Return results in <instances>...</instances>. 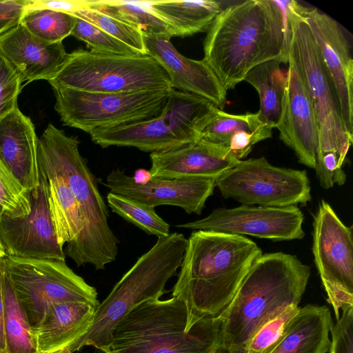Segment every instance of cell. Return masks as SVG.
I'll list each match as a JSON object with an SVG mask.
<instances>
[{
    "mask_svg": "<svg viewBox=\"0 0 353 353\" xmlns=\"http://www.w3.org/2000/svg\"><path fill=\"white\" fill-rule=\"evenodd\" d=\"M290 28L275 0H247L226 6L207 31L203 60L228 91L255 66L288 63Z\"/></svg>",
    "mask_w": 353,
    "mask_h": 353,
    "instance_id": "cell-1",
    "label": "cell"
},
{
    "mask_svg": "<svg viewBox=\"0 0 353 353\" xmlns=\"http://www.w3.org/2000/svg\"><path fill=\"white\" fill-rule=\"evenodd\" d=\"M261 254L257 244L245 236L192 232L172 293L186 305L187 331L201 319L222 314Z\"/></svg>",
    "mask_w": 353,
    "mask_h": 353,
    "instance_id": "cell-2",
    "label": "cell"
},
{
    "mask_svg": "<svg viewBox=\"0 0 353 353\" xmlns=\"http://www.w3.org/2000/svg\"><path fill=\"white\" fill-rule=\"evenodd\" d=\"M310 276V267L295 256L281 252L262 254L219 316L221 319L219 352L243 353L266 322L288 306H299Z\"/></svg>",
    "mask_w": 353,
    "mask_h": 353,
    "instance_id": "cell-3",
    "label": "cell"
},
{
    "mask_svg": "<svg viewBox=\"0 0 353 353\" xmlns=\"http://www.w3.org/2000/svg\"><path fill=\"white\" fill-rule=\"evenodd\" d=\"M79 143L50 123L39 138L37 154L62 176L79 207L83 230L68 256L77 266L91 264L103 270L116 260L119 241L110 228L107 205L80 154Z\"/></svg>",
    "mask_w": 353,
    "mask_h": 353,
    "instance_id": "cell-4",
    "label": "cell"
},
{
    "mask_svg": "<svg viewBox=\"0 0 353 353\" xmlns=\"http://www.w3.org/2000/svg\"><path fill=\"white\" fill-rule=\"evenodd\" d=\"M187 321L179 299L146 301L117 324L108 353H219L220 316L201 319L189 331Z\"/></svg>",
    "mask_w": 353,
    "mask_h": 353,
    "instance_id": "cell-5",
    "label": "cell"
},
{
    "mask_svg": "<svg viewBox=\"0 0 353 353\" xmlns=\"http://www.w3.org/2000/svg\"><path fill=\"white\" fill-rule=\"evenodd\" d=\"M188 239L179 232L158 238L114 286L96 307L88 331L72 346L74 353L92 346L108 353L112 333L117 324L134 307L151 299H160L168 280L181 265Z\"/></svg>",
    "mask_w": 353,
    "mask_h": 353,
    "instance_id": "cell-6",
    "label": "cell"
},
{
    "mask_svg": "<svg viewBox=\"0 0 353 353\" xmlns=\"http://www.w3.org/2000/svg\"><path fill=\"white\" fill-rule=\"evenodd\" d=\"M210 101L174 88L156 117L125 125L99 128L89 133L102 148L134 147L151 153L181 148L199 140L218 110Z\"/></svg>",
    "mask_w": 353,
    "mask_h": 353,
    "instance_id": "cell-7",
    "label": "cell"
},
{
    "mask_svg": "<svg viewBox=\"0 0 353 353\" xmlns=\"http://www.w3.org/2000/svg\"><path fill=\"white\" fill-rule=\"evenodd\" d=\"M290 28V50L299 63L316 117L319 131L316 159L333 155L343 165L353 142L346 130L332 83L314 38L294 0H276Z\"/></svg>",
    "mask_w": 353,
    "mask_h": 353,
    "instance_id": "cell-8",
    "label": "cell"
},
{
    "mask_svg": "<svg viewBox=\"0 0 353 353\" xmlns=\"http://www.w3.org/2000/svg\"><path fill=\"white\" fill-rule=\"evenodd\" d=\"M51 86L101 93L170 90L163 68L148 54L119 55L78 50L48 81Z\"/></svg>",
    "mask_w": 353,
    "mask_h": 353,
    "instance_id": "cell-9",
    "label": "cell"
},
{
    "mask_svg": "<svg viewBox=\"0 0 353 353\" xmlns=\"http://www.w3.org/2000/svg\"><path fill=\"white\" fill-rule=\"evenodd\" d=\"M31 326H36L53 304L74 302L97 307L96 289L74 273L65 261L6 256L0 261Z\"/></svg>",
    "mask_w": 353,
    "mask_h": 353,
    "instance_id": "cell-10",
    "label": "cell"
},
{
    "mask_svg": "<svg viewBox=\"0 0 353 353\" xmlns=\"http://www.w3.org/2000/svg\"><path fill=\"white\" fill-rule=\"evenodd\" d=\"M54 110L64 125L90 133L94 130L150 119L163 109L170 90L101 93L51 86Z\"/></svg>",
    "mask_w": 353,
    "mask_h": 353,
    "instance_id": "cell-11",
    "label": "cell"
},
{
    "mask_svg": "<svg viewBox=\"0 0 353 353\" xmlns=\"http://www.w3.org/2000/svg\"><path fill=\"white\" fill-rule=\"evenodd\" d=\"M215 187L245 205L280 208L311 200L306 170L274 166L265 157L239 161L215 179Z\"/></svg>",
    "mask_w": 353,
    "mask_h": 353,
    "instance_id": "cell-12",
    "label": "cell"
},
{
    "mask_svg": "<svg viewBox=\"0 0 353 353\" xmlns=\"http://www.w3.org/2000/svg\"><path fill=\"white\" fill-rule=\"evenodd\" d=\"M312 252L337 321L340 310L353 306L352 227L345 225L325 201L314 217Z\"/></svg>",
    "mask_w": 353,
    "mask_h": 353,
    "instance_id": "cell-13",
    "label": "cell"
},
{
    "mask_svg": "<svg viewBox=\"0 0 353 353\" xmlns=\"http://www.w3.org/2000/svg\"><path fill=\"white\" fill-rule=\"evenodd\" d=\"M30 202L26 216H0V239L7 255L65 261L50 213L47 178L40 167L39 183L30 192Z\"/></svg>",
    "mask_w": 353,
    "mask_h": 353,
    "instance_id": "cell-14",
    "label": "cell"
},
{
    "mask_svg": "<svg viewBox=\"0 0 353 353\" xmlns=\"http://www.w3.org/2000/svg\"><path fill=\"white\" fill-rule=\"evenodd\" d=\"M303 220V214L296 205L276 208L242 205L217 208L203 219L176 227L291 241L304 237Z\"/></svg>",
    "mask_w": 353,
    "mask_h": 353,
    "instance_id": "cell-15",
    "label": "cell"
},
{
    "mask_svg": "<svg viewBox=\"0 0 353 353\" xmlns=\"http://www.w3.org/2000/svg\"><path fill=\"white\" fill-rule=\"evenodd\" d=\"M297 11L314 38L334 88L343 122L353 136V60L347 34L336 20L316 8L298 3Z\"/></svg>",
    "mask_w": 353,
    "mask_h": 353,
    "instance_id": "cell-16",
    "label": "cell"
},
{
    "mask_svg": "<svg viewBox=\"0 0 353 353\" xmlns=\"http://www.w3.org/2000/svg\"><path fill=\"white\" fill-rule=\"evenodd\" d=\"M288 63L281 112L275 128L299 163L314 169L319 146L315 114L299 63L290 50Z\"/></svg>",
    "mask_w": 353,
    "mask_h": 353,
    "instance_id": "cell-17",
    "label": "cell"
},
{
    "mask_svg": "<svg viewBox=\"0 0 353 353\" xmlns=\"http://www.w3.org/2000/svg\"><path fill=\"white\" fill-rule=\"evenodd\" d=\"M214 178H152L137 183L119 169L112 170L104 185L110 192L125 196L154 208L168 205L181 208L188 214H201L215 188Z\"/></svg>",
    "mask_w": 353,
    "mask_h": 353,
    "instance_id": "cell-18",
    "label": "cell"
},
{
    "mask_svg": "<svg viewBox=\"0 0 353 353\" xmlns=\"http://www.w3.org/2000/svg\"><path fill=\"white\" fill-rule=\"evenodd\" d=\"M143 34L148 54L163 68L172 88L203 97L223 110L227 103V90L203 59L194 60L182 55L170 39L144 32Z\"/></svg>",
    "mask_w": 353,
    "mask_h": 353,
    "instance_id": "cell-19",
    "label": "cell"
},
{
    "mask_svg": "<svg viewBox=\"0 0 353 353\" xmlns=\"http://www.w3.org/2000/svg\"><path fill=\"white\" fill-rule=\"evenodd\" d=\"M0 52L28 83L53 78L66 62L69 53L63 42L50 43L17 26L0 35Z\"/></svg>",
    "mask_w": 353,
    "mask_h": 353,
    "instance_id": "cell-20",
    "label": "cell"
},
{
    "mask_svg": "<svg viewBox=\"0 0 353 353\" xmlns=\"http://www.w3.org/2000/svg\"><path fill=\"white\" fill-rule=\"evenodd\" d=\"M150 157L152 178L161 179H216L241 161L227 148L202 139Z\"/></svg>",
    "mask_w": 353,
    "mask_h": 353,
    "instance_id": "cell-21",
    "label": "cell"
},
{
    "mask_svg": "<svg viewBox=\"0 0 353 353\" xmlns=\"http://www.w3.org/2000/svg\"><path fill=\"white\" fill-rule=\"evenodd\" d=\"M39 138L18 107L0 119V161L28 193L39 183Z\"/></svg>",
    "mask_w": 353,
    "mask_h": 353,
    "instance_id": "cell-22",
    "label": "cell"
},
{
    "mask_svg": "<svg viewBox=\"0 0 353 353\" xmlns=\"http://www.w3.org/2000/svg\"><path fill=\"white\" fill-rule=\"evenodd\" d=\"M96 307L83 303L52 305L32 327L37 353H65L89 329Z\"/></svg>",
    "mask_w": 353,
    "mask_h": 353,
    "instance_id": "cell-23",
    "label": "cell"
},
{
    "mask_svg": "<svg viewBox=\"0 0 353 353\" xmlns=\"http://www.w3.org/2000/svg\"><path fill=\"white\" fill-rule=\"evenodd\" d=\"M332 325L327 307L308 304L299 307L270 353H328Z\"/></svg>",
    "mask_w": 353,
    "mask_h": 353,
    "instance_id": "cell-24",
    "label": "cell"
},
{
    "mask_svg": "<svg viewBox=\"0 0 353 353\" xmlns=\"http://www.w3.org/2000/svg\"><path fill=\"white\" fill-rule=\"evenodd\" d=\"M38 155V154H37ZM39 166L48 183V202L59 245L68 243V256L83 230L77 203L62 176L44 159L38 155Z\"/></svg>",
    "mask_w": 353,
    "mask_h": 353,
    "instance_id": "cell-25",
    "label": "cell"
},
{
    "mask_svg": "<svg viewBox=\"0 0 353 353\" xmlns=\"http://www.w3.org/2000/svg\"><path fill=\"white\" fill-rule=\"evenodd\" d=\"M147 2L150 8L174 29L176 37L208 31L225 7L223 1L215 0Z\"/></svg>",
    "mask_w": 353,
    "mask_h": 353,
    "instance_id": "cell-26",
    "label": "cell"
},
{
    "mask_svg": "<svg viewBox=\"0 0 353 353\" xmlns=\"http://www.w3.org/2000/svg\"><path fill=\"white\" fill-rule=\"evenodd\" d=\"M280 60H271L253 68L245 76L244 81L257 91L260 108L256 112L260 121L272 128L279 122L287 71L280 68Z\"/></svg>",
    "mask_w": 353,
    "mask_h": 353,
    "instance_id": "cell-27",
    "label": "cell"
},
{
    "mask_svg": "<svg viewBox=\"0 0 353 353\" xmlns=\"http://www.w3.org/2000/svg\"><path fill=\"white\" fill-rule=\"evenodd\" d=\"M88 7L125 21L144 32L171 39L174 29L157 15L147 1L88 0Z\"/></svg>",
    "mask_w": 353,
    "mask_h": 353,
    "instance_id": "cell-28",
    "label": "cell"
},
{
    "mask_svg": "<svg viewBox=\"0 0 353 353\" xmlns=\"http://www.w3.org/2000/svg\"><path fill=\"white\" fill-rule=\"evenodd\" d=\"M2 286L7 353H37L32 327L17 300L10 281L3 271Z\"/></svg>",
    "mask_w": 353,
    "mask_h": 353,
    "instance_id": "cell-29",
    "label": "cell"
},
{
    "mask_svg": "<svg viewBox=\"0 0 353 353\" xmlns=\"http://www.w3.org/2000/svg\"><path fill=\"white\" fill-rule=\"evenodd\" d=\"M77 17L51 9L25 10L20 24L36 37L50 43L63 42L71 34Z\"/></svg>",
    "mask_w": 353,
    "mask_h": 353,
    "instance_id": "cell-30",
    "label": "cell"
},
{
    "mask_svg": "<svg viewBox=\"0 0 353 353\" xmlns=\"http://www.w3.org/2000/svg\"><path fill=\"white\" fill-rule=\"evenodd\" d=\"M108 206L127 221L148 233L163 238L170 234V225L155 212L154 208L125 196L109 192Z\"/></svg>",
    "mask_w": 353,
    "mask_h": 353,
    "instance_id": "cell-31",
    "label": "cell"
},
{
    "mask_svg": "<svg viewBox=\"0 0 353 353\" xmlns=\"http://www.w3.org/2000/svg\"><path fill=\"white\" fill-rule=\"evenodd\" d=\"M123 42L140 54H148L143 31L139 28L101 11L85 7L74 14ZM149 55V54H148Z\"/></svg>",
    "mask_w": 353,
    "mask_h": 353,
    "instance_id": "cell-32",
    "label": "cell"
},
{
    "mask_svg": "<svg viewBox=\"0 0 353 353\" xmlns=\"http://www.w3.org/2000/svg\"><path fill=\"white\" fill-rule=\"evenodd\" d=\"M263 125L256 112L232 114L219 110L201 132L199 139L225 148L227 142L235 133L242 130L255 131Z\"/></svg>",
    "mask_w": 353,
    "mask_h": 353,
    "instance_id": "cell-33",
    "label": "cell"
},
{
    "mask_svg": "<svg viewBox=\"0 0 353 353\" xmlns=\"http://www.w3.org/2000/svg\"><path fill=\"white\" fill-rule=\"evenodd\" d=\"M70 35L86 43L93 52L119 55L140 54L98 27L79 17H77Z\"/></svg>",
    "mask_w": 353,
    "mask_h": 353,
    "instance_id": "cell-34",
    "label": "cell"
},
{
    "mask_svg": "<svg viewBox=\"0 0 353 353\" xmlns=\"http://www.w3.org/2000/svg\"><path fill=\"white\" fill-rule=\"evenodd\" d=\"M299 307L290 305L266 322L247 343L243 353H270L279 342L286 326Z\"/></svg>",
    "mask_w": 353,
    "mask_h": 353,
    "instance_id": "cell-35",
    "label": "cell"
},
{
    "mask_svg": "<svg viewBox=\"0 0 353 353\" xmlns=\"http://www.w3.org/2000/svg\"><path fill=\"white\" fill-rule=\"evenodd\" d=\"M0 204L3 214L14 218L30 212V194L18 183L0 161Z\"/></svg>",
    "mask_w": 353,
    "mask_h": 353,
    "instance_id": "cell-36",
    "label": "cell"
},
{
    "mask_svg": "<svg viewBox=\"0 0 353 353\" xmlns=\"http://www.w3.org/2000/svg\"><path fill=\"white\" fill-rule=\"evenodd\" d=\"M23 80L0 52V119L18 107Z\"/></svg>",
    "mask_w": 353,
    "mask_h": 353,
    "instance_id": "cell-37",
    "label": "cell"
},
{
    "mask_svg": "<svg viewBox=\"0 0 353 353\" xmlns=\"http://www.w3.org/2000/svg\"><path fill=\"white\" fill-rule=\"evenodd\" d=\"M330 333L332 340L328 353H353V306L342 311Z\"/></svg>",
    "mask_w": 353,
    "mask_h": 353,
    "instance_id": "cell-38",
    "label": "cell"
},
{
    "mask_svg": "<svg viewBox=\"0 0 353 353\" xmlns=\"http://www.w3.org/2000/svg\"><path fill=\"white\" fill-rule=\"evenodd\" d=\"M26 5V0L0 1V35L20 23Z\"/></svg>",
    "mask_w": 353,
    "mask_h": 353,
    "instance_id": "cell-39",
    "label": "cell"
},
{
    "mask_svg": "<svg viewBox=\"0 0 353 353\" xmlns=\"http://www.w3.org/2000/svg\"><path fill=\"white\" fill-rule=\"evenodd\" d=\"M88 6V0H26V10L51 9L74 15Z\"/></svg>",
    "mask_w": 353,
    "mask_h": 353,
    "instance_id": "cell-40",
    "label": "cell"
},
{
    "mask_svg": "<svg viewBox=\"0 0 353 353\" xmlns=\"http://www.w3.org/2000/svg\"><path fill=\"white\" fill-rule=\"evenodd\" d=\"M4 299L2 286V270L0 263V353H7L4 332Z\"/></svg>",
    "mask_w": 353,
    "mask_h": 353,
    "instance_id": "cell-41",
    "label": "cell"
},
{
    "mask_svg": "<svg viewBox=\"0 0 353 353\" xmlns=\"http://www.w3.org/2000/svg\"><path fill=\"white\" fill-rule=\"evenodd\" d=\"M132 177L137 183H145L152 179V176L149 170L144 169H139L136 170L134 175Z\"/></svg>",
    "mask_w": 353,
    "mask_h": 353,
    "instance_id": "cell-42",
    "label": "cell"
},
{
    "mask_svg": "<svg viewBox=\"0 0 353 353\" xmlns=\"http://www.w3.org/2000/svg\"><path fill=\"white\" fill-rule=\"evenodd\" d=\"M7 256L5 248L0 239V261Z\"/></svg>",
    "mask_w": 353,
    "mask_h": 353,
    "instance_id": "cell-43",
    "label": "cell"
},
{
    "mask_svg": "<svg viewBox=\"0 0 353 353\" xmlns=\"http://www.w3.org/2000/svg\"><path fill=\"white\" fill-rule=\"evenodd\" d=\"M3 214V209L0 204V216Z\"/></svg>",
    "mask_w": 353,
    "mask_h": 353,
    "instance_id": "cell-44",
    "label": "cell"
},
{
    "mask_svg": "<svg viewBox=\"0 0 353 353\" xmlns=\"http://www.w3.org/2000/svg\"><path fill=\"white\" fill-rule=\"evenodd\" d=\"M65 353H72V352H65Z\"/></svg>",
    "mask_w": 353,
    "mask_h": 353,
    "instance_id": "cell-45",
    "label": "cell"
}]
</instances>
